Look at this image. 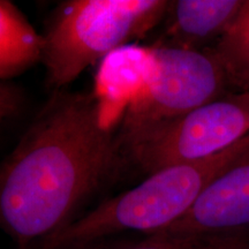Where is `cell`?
<instances>
[{
    "label": "cell",
    "mask_w": 249,
    "mask_h": 249,
    "mask_svg": "<svg viewBox=\"0 0 249 249\" xmlns=\"http://www.w3.org/2000/svg\"><path fill=\"white\" fill-rule=\"evenodd\" d=\"M150 55L144 82L126 110L120 140L232 92L211 51L156 45Z\"/></svg>",
    "instance_id": "cell-5"
},
{
    "label": "cell",
    "mask_w": 249,
    "mask_h": 249,
    "mask_svg": "<svg viewBox=\"0 0 249 249\" xmlns=\"http://www.w3.org/2000/svg\"><path fill=\"white\" fill-rule=\"evenodd\" d=\"M249 135V92H229L172 120L120 140L134 163L151 174L201 160Z\"/></svg>",
    "instance_id": "cell-4"
},
{
    "label": "cell",
    "mask_w": 249,
    "mask_h": 249,
    "mask_svg": "<svg viewBox=\"0 0 249 249\" xmlns=\"http://www.w3.org/2000/svg\"><path fill=\"white\" fill-rule=\"evenodd\" d=\"M244 0H177L165 14L164 43L194 51H208L223 38Z\"/></svg>",
    "instance_id": "cell-7"
},
{
    "label": "cell",
    "mask_w": 249,
    "mask_h": 249,
    "mask_svg": "<svg viewBox=\"0 0 249 249\" xmlns=\"http://www.w3.org/2000/svg\"><path fill=\"white\" fill-rule=\"evenodd\" d=\"M160 232L249 234V155L214 179L179 220Z\"/></svg>",
    "instance_id": "cell-6"
},
{
    "label": "cell",
    "mask_w": 249,
    "mask_h": 249,
    "mask_svg": "<svg viewBox=\"0 0 249 249\" xmlns=\"http://www.w3.org/2000/svg\"><path fill=\"white\" fill-rule=\"evenodd\" d=\"M120 152L97 97L58 92L0 164V231L21 249L43 242L73 220Z\"/></svg>",
    "instance_id": "cell-1"
},
{
    "label": "cell",
    "mask_w": 249,
    "mask_h": 249,
    "mask_svg": "<svg viewBox=\"0 0 249 249\" xmlns=\"http://www.w3.org/2000/svg\"><path fill=\"white\" fill-rule=\"evenodd\" d=\"M248 155L249 135L204 160L172 165L148 174L134 188L73 218L40 242V248L88 249L120 233L150 235L163 231L189 210L214 179Z\"/></svg>",
    "instance_id": "cell-2"
},
{
    "label": "cell",
    "mask_w": 249,
    "mask_h": 249,
    "mask_svg": "<svg viewBox=\"0 0 249 249\" xmlns=\"http://www.w3.org/2000/svg\"><path fill=\"white\" fill-rule=\"evenodd\" d=\"M42 35L15 6L0 0V80L40 60Z\"/></svg>",
    "instance_id": "cell-8"
},
{
    "label": "cell",
    "mask_w": 249,
    "mask_h": 249,
    "mask_svg": "<svg viewBox=\"0 0 249 249\" xmlns=\"http://www.w3.org/2000/svg\"><path fill=\"white\" fill-rule=\"evenodd\" d=\"M21 103L22 97L17 89L0 83V126L15 116Z\"/></svg>",
    "instance_id": "cell-11"
},
{
    "label": "cell",
    "mask_w": 249,
    "mask_h": 249,
    "mask_svg": "<svg viewBox=\"0 0 249 249\" xmlns=\"http://www.w3.org/2000/svg\"><path fill=\"white\" fill-rule=\"evenodd\" d=\"M108 249H249V234L194 235L160 232L143 240Z\"/></svg>",
    "instance_id": "cell-10"
},
{
    "label": "cell",
    "mask_w": 249,
    "mask_h": 249,
    "mask_svg": "<svg viewBox=\"0 0 249 249\" xmlns=\"http://www.w3.org/2000/svg\"><path fill=\"white\" fill-rule=\"evenodd\" d=\"M165 0H71L59 6L42 35L50 86L60 89L103 57L164 20Z\"/></svg>",
    "instance_id": "cell-3"
},
{
    "label": "cell",
    "mask_w": 249,
    "mask_h": 249,
    "mask_svg": "<svg viewBox=\"0 0 249 249\" xmlns=\"http://www.w3.org/2000/svg\"><path fill=\"white\" fill-rule=\"evenodd\" d=\"M222 66L232 92H249V0L223 38L211 50Z\"/></svg>",
    "instance_id": "cell-9"
}]
</instances>
